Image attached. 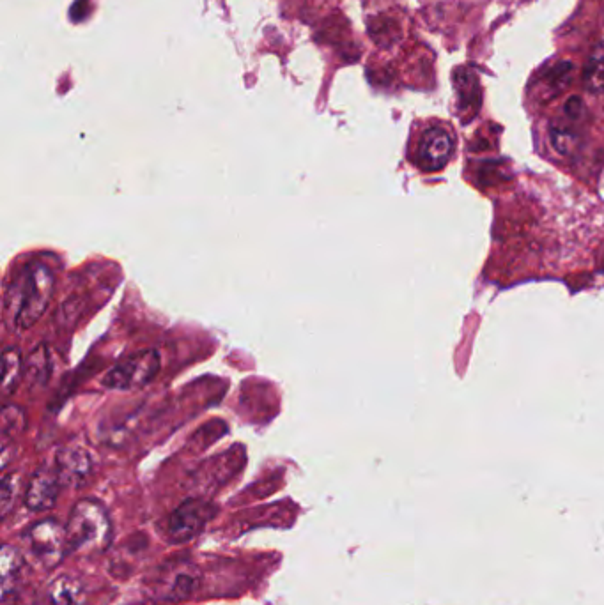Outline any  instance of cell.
<instances>
[{
    "label": "cell",
    "instance_id": "obj_3",
    "mask_svg": "<svg viewBox=\"0 0 604 605\" xmlns=\"http://www.w3.org/2000/svg\"><path fill=\"white\" fill-rule=\"evenodd\" d=\"M160 368H162L160 354L155 349H148L133 354L128 360L109 370L101 379V384L109 390H140L155 381Z\"/></svg>",
    "mask_w": 604,
    "mask_h": 605
},
{
    "label": "cell",
    "instance_id": "obj_7",
    "mask_svg": "<svg viewBox=\"0 0 604 605\" xmlns=\"http://www.w3.org/2000/svg\"><path fill=\"white\" fill-rule=\"evenodd\" d=\"M55 473L62 487H80L93 473V459L82 446H68L57 453Z\"/></svg>",
    "mask_w": 604,
    "mask_h": 605
},
{
    "label": "cell",
    "instance_id": "obj_12",
    "mask_svg": "<svg viewBox=\"0 0 604 605\" xmlns=\"http://www.w3.org/2000/svg\"><path fill=\"white\" fill-rule=\"evenodd\" d=\"M22 353L15 347H8L2 354V393L4 397H9L11 393H15L16 386L22 379L24 365H22Z\"/></svg>",
    "mask_w": 604,
    "mask_h": 605
},
{
    "label": "cell",
    "instance_id": "obj_11",
    "mask_svg": "<svg viewBox=\"0 0 604 605\" xmlns=\"http://www.w3.org/2000/svg\"><path fill=\"white\" fill-rule=\"evenodd\" d=\"M573 64L571 62L562 61L546 69L541 82H539V89L546 100H551L553 96H557L558 92L564 91L571 77H573Z\"/></svg>",
    "mask_w": 604,
    "mask_h": 605
},
{
    "label": "cell",
    "instance_id": "obj_8",
    "mask_svg": "<svg viewBox=\"0 0 604 605\" xmlns=\"http://www.w3.org/2000/svg\"><path fill=\"white\" fill-rule=\"evenodd\" d=\"M62 483L55 471L38 469L25 487L24 503L32 512H47L59 498Z\"/></svg>",
    "mask_w": 604,
    "mask_h": 605
},
{
    "label": "cell",
    "instance_id": "obj_15",
    "mask_svg": "<svg viewBox=\"0 0 604 605\" xmlns=\"http://www.w3.org/2000/svg\"><path fill=\"white\" fill-rule=\"evenodd\" d=\"M25 425V413L20 407L8 406L2 409V441H8V437L20 434Z\"/></svg>",
    "mask_w": 604,
    "mask_h": 605
},
{
    "label": "cell",
    "instance_id": "obj_2",
    "mask_svg": "<svg viewBox=\"0 0 604 605\" xmlns=\"http://www.w3.org/2000/svg\"><path fill=\"white\" fill-rule=\"evenodd\" d=\"M66 533L70 552L94 556L109 549L112 542V521L101 503L94 499H80L71 508Z\"/></svg>",
    "mask_w": 604,
    "mask_h": 605
},
{
    "label": "cell",
    "instance_id": "obj_14",
    "mask_svg": "<svg viewBox=\"0 0 604 605\" xmlns=\"http://www.w3.org/2000/svg\"><path fill=\"white\" fill-rule=\"evenodd\" d=\"M583 84L590 92L604 91V41L594 48L590 54L585 71H583Z\"/></svg>",
    "mask_w": 604,
    "mask_h": 605
},
{
    "label": "cell",
    "instance_id": "obj_16",
    "mask_svg": "<svg viewBox=\"0 0 604 605\" xmlns=\"http://www.w3.org/2000/svg\"><path fill=\"white\" fill-rule=\"evenodd\" d=\"M18 494H20L18 478L11 475L4 476L2 485H0V515H2V519H6L11 514V510L15 508Z\"/></svg>",
    "mask_w": 604,
    "mask_h": 605
},
{
    "label": "cell",
    "instance_id": "obj_13",
    "mask_svg": "<svg viewBox=\"0 0 604 605\" xmlns=\"http://www.w3.org/2000/svg\"><path fill=\"white\" fill-rule=\"evenodd\" d=\"M47 597L50 605H77L82 597V586L77 579L62 575L48 586Z\"/></svg>",
    "mask_w": 604,
    "mask_h": 605
},
{
    "label": "cell",
    "instance_id": "obj_10",
    "mask_svg": "<svg viewBox=\"0 0 604 605\" xmlns=\"http://www.w3.org/2000/svg\"><path fill=\"white\" fill-rule=\"evenodd\" d=\"M456 91L459 98V114H477L481 107V85L472 69L459 68L456 71Z\"/></svg>",
    "mask_w": 604,
    "mask_h": 605
},
{
    "label": "cell",
    "instance_id": "obj_6",
    "mask_svg": "<svg viewBox=\"0 0 604 605\" xmlns=\"http://www.w3.org/2000/svg\"><path fill=\"white\" fill-rule=\"evenodd\" d=\"M456 151V138L447 126L434 124L429 126L419 138L415 163L424 172H438L442 170Z\"/></svg>",
    "mask_w": 604,
    "mask_h": 605
},
{
    "label": "cell",
    "instance_id": "obj_4",
    "mask_svg": "<svg viewBox=\"0 0 604 605\" xmlns=\"http://www.w3.org/2000/svg\"><path fill=\"white\" fill-rule=\"evenodd\" d=\"M31 551L47 568H55L70 552L66 526L57 519H43L32 524L27 531Z\"/></svg>",
    "mask_w": 604,
    "mask_h": 605
},
{
    "label": "cell",
    "instance_id": "obj_1",
    "mask_svg": "<svg viewBox=\"0 0 604 605\" xmlns=\"http://www.w3.org/2000/svg\"><path fill=\"white\" fill-rule=\"evenodd\" d=\"M55 271L50 264L32 261L13 278L4 299V317L13 331L31 330L54 298Z\"/></svg>",
    "mask_w": 604,
    "mask_h": 605
},
{
    "label": "cell",
    "instance_id": "obj_5",
    "mask_svg": "<svg viewBox=\"0 0 604 605\" xmlns=\"http://www.w3.org/2000/svg\"><path fill=\"white\" fill-rule=\"evenodd\" d=\"M215 506L206 499L190 498L174 510L169 521V540L172 544H185L199 537L206 524L213 519Z\"/></svg>",
    "mask_w": 604,
    "mask_h": 605
},
{
    "label": "cell",
    "instance_id": "obj_9",
    "mask_svg": "<svg viewBox=\"0 0 604 605\" xmlns=\"http://www.w3.org/2000/svg\"><path fill=\"white\" fill-rule=\"evenodd\" d=\"M25 561L22 552L13 545H4L0 551V593L2 600L8 602L9 598H15L24 577Z\"/></svg>",
    "mask_w": 604,
    "mask_h": 605
}]
</instances>
